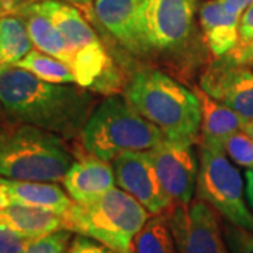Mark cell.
<instances>
[{
    "label": "cell",
    "instance_id": "1",
    "mask_svg": "<svg viewBox=\"0 0 253 253\" xmlns=\"http://www.w3.org/2000/svg\"><path fill=\"white\" fill-rule=\"evenodd\" d=\"M0 103L9 124H27L59 135L81 138L96 109V97L78 84L49 83L21 68L0 72Z\"/></svg>",
    "mask_w": 253,
    "mask_h": 253
},
{
    "label": "cell",
    "instance_id": "2",
    "mask_svg": "<svg viewBox=\"0 0 253 253\" xmlns=\"http://www.w3.org/2000/svg\"><path fill=\"white\" fill-rule=\"evenodd\" d=\"M124 97L169 141L193 145L200 135L201 110L194 91L159 69L134 73Z\"/></svg>",
    "mask_w": 253,
    "mask_h": 253
},
{
    "label": "cell",
    "instance_id": "3",
    "mask_svg": "<svg viewBox=\"0 0 253 253\" xmlns=\"http://www.w3.org/2000/svg\"><path fill=\"white\" fill-rule=\"evenodd\" d=\"M75 162L66 139L27 124L0 131V177L26 181H62Z\"/></svg>",
    "mask_w": 253,
    "mask_h": 253
},
{
    "label": "cell",
    "instance_id": "4",
    "mask_svg": "<svg viewBox=\"0 0 253 253\" xmlns=\"http://www.w3.org/2000/svg\"><path fill=\"white\" fill-rule=\"evenodd\" d=\"M165 139L158 126L118 94H110L93 110L81 134L84 151L106 162L126 152H148Z\"/></svg>",
    "mask_w": 253,
    "mask_h": 253
},
{
    "label": "cell",
    "instance_id": "5",
    "mask_svg": "<svg viewBox=\"0 0 253 253\" xmlns=\"http://www.w3.org/2000/svg\"><path fill=\"white\" fill-rule=\"evenodd\" d=\"M62 218L65 229L91 238L114 253H132L134 239L149 212L132 196L114 187L89 204L73 201Z\"/></svg>",
    "mask_w": 253,
    "mask_h": 253
},
{
    "label": "cell",
    "instance_id": "6",
    "mask_svg": "<svg viewBox=\"0 0 253 253\" xmlns=\"http://www.w3.org/2000/svg\"><path fill=\"white\" fill-rule=\"evenodd\" d=\"M197 197L238 226L253 231V214L244 200L241 173L221 149L199 146Z\"/></svg>",
    "mask_w": 253,
    "mask_h": 253
},
{
    "label": "cell",
    "instance_id": "7",
    "mask_svg": "<svg viewBox=\"0 0 253 253\" xmlns=\"http://www.w3.org/2000/svg\"><path fill=\"white\" fill-rule=\"evenodd\" d=\"M200 0H141L138 27L142 54L180 51L194 30Z\"/></svg>",
    "mask_w": 253,
    "mask_h": 253
},
{
    "label": "cell",
    "instance_id": "8",
    "mask_svg": "<svg viewBox=\"0 0 253 253\" xmlns=\"http://www.w3.org/2000/svg\"><path fill=\"white\" fill-rule=\"evenodd\" d=\"M179 253H229L215 210L199 197L166 211Z\"/></svg>",
    "mask_w": 253,
    "mask_h": 253
},
{
    "label": "cell",
    "instance_id": "9",
    "mask_svg": "<svg viewBox=\"0 0 253 253\" xmlns=\"http://www.w3.org/2000/svg\"><path fill=\"white\" fill-rule=\"evenodd\" d=\"M116 181L129 196L152 214H163L173 203L158 177L149 152H126L113 161Z\"/></svg>",
    "mask_w": 253,
    "mask_h": 253
},
{
    "label": "cell",
    "instance_id": "10",
    "mask_svg": "<svg viewBox=\"0 0 253 253\" xmlns=\"http://www.w3.org/2000/svg\"><path fill=\"white\" fill-rule=\"evenodd\" d=\"M148 152L173 206L191 203L199 176V159L193 145L165 139Z\"/></svg>",
    "mask_w": 253,
    "mask_h": 253
},
{
    "label": "cell",
    "instance_id": "11",
    "mask_svg": "<svg viewBox=\"0 0 253 253\" xmlns=\"http://www.w3.org/2000/svg\"><path fill=\"white\" fill-rule=\"evenodd\" d=\"M200 87L234 110L244 123L253 121V69L222 56L201 76Z\"/></svg>",
    "mask_w": 253,
    "mask_h": 253
},
{
    "label": "cell",
    "instance_id": "12",
    "mask_svg": "<svg viewBox=\"0 0 253 253\" xmlns=\"http://www.w3.org/2000/svg\"><path fill=\"white\" fill-rule=\"evenodd\" d=\"M114 169L110 163L87 154L72 163L62 184L75 203L89 204L114 189Z\"/></svg>",
    "mask_w": 253,
    "mask_h": 253
},
{
    "label": "cell",
    "instance_id": "13",
    "mask_svg": "<svg viewBox=\"0 0 253 253\" xmlns=\"http://www.w3.org/2000/svg\"><path fill=\"white\" fill-rule=\"evenodd\" d=\"M141 0H96L94 14L103 27L129 52L142 54L138 11Z\"/></svg>",
    "mask_w": 253,
    "mask_h": 253
},
{
    "label": "cell",
    "instance_id": "14",
    "mask_svg": "<svg viewBox=\"0 0 253 253\" xmlns=\"http://www.w3.org/2000/svg\"><path fill=\"white\" fill-rule=\"evenodd\" d=\"M193 91L199 99L201 110L200 144L206 145L211 149L224 151L226 139L241 128H244V120L234 110L210 96L201 87H193Z\"/></svg>",
    "mask_w": 253,
    "mask_h": 253
},
{
    "label": "cell",
    "instance_id": "15",
    "mask_svg": "<svg viewBox=\"0 0 253 253\" xmlns=\"http://www.w3.org/2000/svg\"><path fill=\"white\" fill-rule=\"evenodd\" d=\"M33 10L44 14L52 21L75 52L100 42L96 31L76 7L58 0H42L28 4Z\"/></svg>",
    "mask_w": 253,
    "mask_h": 253
},
{
    "label": "cell",
    "instance_id": "16",
    "mask_svg": "<svg viewBox=\"0 0 253 253\" xmlns=\"http://www.w3.org/2000/svg\"><path fill=\"white\" fill-rule=\"evenodd\" d=\"M200 27L206 45L215 58L229 54L239 41V17L226 11L218 0H206L199 7Z\"/></svg>",
    "mask_w": 253,
    "mask_h": 253
},
{
    "label": "cell",
    "instance_id": "17",
    "mask_svg": "<svg viewBox=\"0 0 253 253\" xmlns=\"http://www.w3.org/2000/svg\"><path fill=\"white\" fill-rule=\"evenodd\" d=\"M0 186L10 203L42 208L58 215H63L73 203L66 190L51 181H26L0 177Z\"/></svg>",
    "mask_w": 253,
    "mask_h": 253
},
{
    "label": "cell",
    "instance_id": "18",
    "mask_svg": "<svg viewBox=\"0 0 253 253\" xmlns=\"http://www.w3.org/2000/svg\"><path fill=\"white\" fill-rule=\"evenodd\" d=\"M0 222L30 239H37L55 231L65 229L62 215L17 203H11L0 211Z\"/></svg>",
    "mask_w": 253,
    "mask_h": 253
},
{
    "label": "cell",
    "instance_id": "19",
    "mask_svg": "<svg viewBox=\"0 0 253 253\" xmlns=\"http://www.w3.org/2000/svg\"><path fill=\"white\" fill-rule=\"evenodd\" d=\"M21 13L26 17V26H27L30 38L33 41V45L36 46L38 51L51 55L72 66V49L62 34L52 24V21L44 14L31 9L28 4L21 6Z\"/></svg>",
    "mask_w": 253,
    "mask_h": 253
},
{
    "label": "cell",
    "instance_id": "20",
    "mask_svg": "<svg viewBox=\"0 0 253 253\" xmlns=\"http://www.w3.org/2000/svg\"><path fill=\"white\" fill-rule=\"evenodd\" d=\"M33 51L26 21L16 14L0 17V72L14 68Z\"/></svg>",
    "mask_w": 253,
    "mask_h": 253
},
{
    "label": "cell",
    "instance_id": "21",
    "mask_svg": "<svg viewBox=\"0 0 253 253\" xmlns=\"http://www.w3.org/2000/svg\"><path fill=\"white\" fill-rule=\"evenodd\" d=\"M132 253H179L166 212L146 221L134 239Z\"/></svg>",
    "mask_w": 253,
    "mask_h": 253
},
{
    "label": "cell",
    "instance_id": "22",
    "mask_svg": "<svg viewBox=\"0 0 253 253\" xmlns=\"http://www.w3.org/2000/svg\"><path fill=\"white\" fill-rule=\"evenodd\" d=\"M16 68H21L33 73L38 79L49 83H76L71 65L41 51H31L17 63Z\"/></svg>",
    "mask_w": 253,
    "mask_h": 253
},
{
    "label": "cell",
    "instance_id": "23",
    "mask_svg": "<svg viewBox=\"0 0 253 253\" xmlns=\"http://www.w3.org/2000/svg\"><path fill=\"white\" fill-rule=\"evenodd\" d=\"M224 151L238 166L253 168V138L245 131H236L224 144Z\"/></svg>",
    "mask_w": 253,
    "mask_h": 253
},
{
    "label": "cell",
    "instance_id": "24",
    "mask_svg": "<svg viewBox=\"0 0 253 253\" xmlns=\"http://www.w3.org/2000/svg\"><path fill=\"white\" fill-rule=\"evenodd\" d=\"M71 239V231L59 229L31 241L21 253H68Z\"/></svg>",
    "mask_w": 253,
    "mask_h": 253
},
{
    "label": "cell",
    "instance_id": "25",
    "mask_svg": "<svg viewBox=\"0 0 253 253\" xmlns=\"http://www.w3.org/2000/svg\"><path fill=\"white\" fill-rule=\"evenodd\" d=\"M222 235L231 253H253V231L221 221Z\"/></svg>",
    "mask_w": 253,
    "mask_h": 253
},
{
    "label": "cell",
    "instance_id": "26",
    "mask_svg": "<svg viewBox=\"0 0 253 253\" xmlns=\"http://www.w3.org/2000/svg\"><path fill=\"white\" fill-rule=\"evenodd\" d=\"M34 241L21 235L16 229L0 222V253H21Z\"/></svg>",
    "mask_w": 253,
    "mask_h": 253
},
{
    "label": "cell",
    "instance_id": "27",
    "mask_svg": "<svg viewBox=\"0 0 253 253\" xmlns=\"http://www.w3.org/2000/svg\"><path fill=\"white\" fill-rule=\"evenodd\" d=\"M68 253H114L106 245L87 238L84 235H78L72 239Z\"/></svg>",
    "mask_w": 253,
    "mask_h": 253
},
{
    "label": "cell",
    "instance_id": "28",
    "mask_svg": "<svg viewBox=\"0 0 253 253\" xmlns=\"http://www.w3.org/2000/svg\"><path fill=\"white\" fill-rule=\"evenodd\" d=\"M239 41L238 45L246 46L253 44V3L245 10L239 18Z\"/></svg>",
    "mask_w": 253,
    "mask_h": 253
},
{
    "label": "cell",
    "instance_id": "29",
    "mask_svg": "<svg viewBox=\"0 0 253 253\" xmlns=\"http://www.w3.org/2000/svg\"><path fill=\"white\" fill-rule=\"evenodd\" d=\"M224 58L228 59L231 63H235V65H241V66H246V68L253 69V44L246 46L236 45Z\"/></svg>",
    "mask_w": 253,
    "mask_h": 253
},
{
    "label": "cell",
    "instance_id": "30",
    "mask_svg": "<svg viewBox=\"0 0 253 253\" xmlns=\"http://www.w3.org/2000/svg\"><path fill=\"white\" fill-rule=\"evenodd\" d=\"M222 7L232 16L241 18L242 13L253 3V0H218Z\"/></svg>",
    "mask_w": 253,
    "mask_h": 253
},
{
    "label": "cell",
    "instance_id": "31",
    "mask_svg": "<svg viewBox=\"0 0 253 253\" xmlns=\"http://www.w3.org/2000/svg\"><path fill=\"white\" fill-rule=\"evenodd\" d=\"M245 177H246V197L249 204L253 207V168L246 170Z\"/></svg>",
    "mask_w": 253,
    "mask_h": 253
},
{
    "label": "cell",
    "instance_id": "32",
    "mask_svg": "<svg viewBox=\"0 0 253 253\" xmlns=\"http://www.w3.org/2000/svg\"><path fill=\"white\" fill-rule=\"evenodd\" d=\"M0 4L4 6L6 9L9 10L10 13L16 11V4H14V0H0Z\"/></svg>",
    "mask_w": 253,
    "mask_h": 253
},
{
    "label": "cell",
    "instance_id": "33",
    "mask_svg": "<svg viewBox=\"0 0 253 253\" xmlns=\"http://www.w3.org/2000/svg\"><path fill=\"white\" fill-rule=\"evenodd\" d=\"M6 113H4V109H3V106H1V103H0V131L4 128V123H6Z\"/></svg>",
    "mask_w": 253,
    "mask_h": 253
},
{
    "label": "cell",
    "instance_id": "34",
    "mask_svg": "<svg viewBox=\"0 0 253 253\" xmlns=\"http://www.w3.org/2000/svg\"><path fill=\"white\" fill-rule=\"evenodd\" d=\"M242 129H244L246 134H249V135H251L253 138V121H249V123H245L244 128H242Z\"/></svg>",
    "mask_w": 253,
    "mask_h": 253
},
{
    "label": "cell",
    "instance_id": "35",
    "mask_svg": "<svg viewBox=\"0 0 253 253\" xmlns=\"http://www.w3.org/2000/svg\"><path fill=\"white\" fill-rule=\"evenodd\" d=\"M72 4H78V6H89L91 3V0H66Z\"/></svg>",
    "mask_w": 253,
    "mask_h": 253
},
{
    "label": "cell",
    "instance_id": "36",
    "mask_svg": "<svg viewBox=\"0 0 253 253\" xmlns=\"http://www.w3.org/2000/svg\"><path fill=\"white\" fill-rule=\"evenodd\" d=\"M6 14H13V13H10L9 10L6 9L4 6L0 4V17H3V16H6Z\"/></svg>",
    "mask_w": 253,
    "mask_h": 253
}]
</instances>
